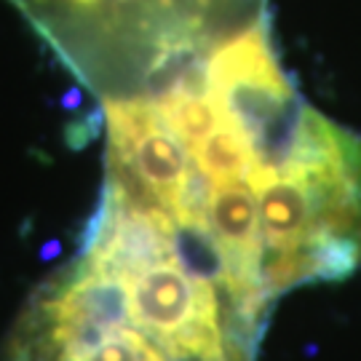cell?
Segmentation results:
<instances>
[{"label":"cell","instance_id":"obj_3","mask_svg":"<svg viewBox=\"0 0 361 361\" xmlns=\"http://www.w3.org/2000/svg\"><path fill=\"white\" fill-rule=\"evenodd\" d=\"M265 286L340 281L361 268V137L308 107L286 161L257 188Z\"/></svg>","mask_w":361,"mask_h":361},{"label":"cell","instance_id":"obj_2","mask_svg":"<svg viewBox=\"0 0 361 361\" xmlns=\"http://www.w3.org/2000/svg\"><path fill=\"white\" fill-rule=\"evenodd\" d=\"M104 102L161 86L268 13L265 0H8Z\"/></svg>","mask_w":361,"mask_h":361},{"label":"cell","instance_id":"obj_1","mask_svg":"<svg viewBox=\"0 0 361 361\" xmlns=\"http://www.w3.org/2000/svg\"><path fill=\"white\" fill-rule=\"evenodd\" d=\"M265 316L201 233L104 185L78 252L22 302L0 361H257Z\"/></svg>","mask_w":361,"mask_h":361}]
</instances>
